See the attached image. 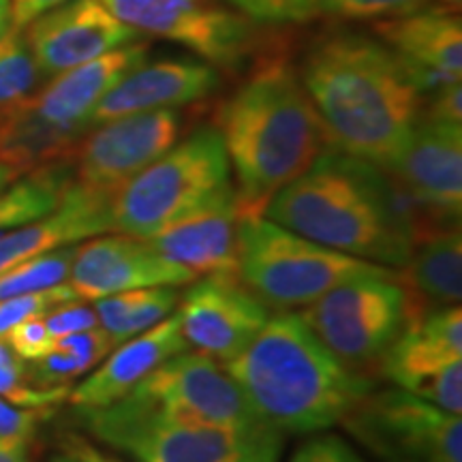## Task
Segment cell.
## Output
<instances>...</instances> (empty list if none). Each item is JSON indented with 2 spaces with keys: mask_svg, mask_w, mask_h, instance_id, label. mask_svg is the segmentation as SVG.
I'll return each instance as SVG.
<instances>
[{
  "mask_svg": "<svg viewBox=\"0 0 462 462\" xmlns=\"http://www.w3.org/2000/svg\"><path fill=\"white\" fill-rule=\"evenodd\" d=\"M9 3L11 14H14V28H26L39 15L48 14L50 9L67 3V0H9Z\"/></svg>",
  "mask_w": 462,
  "mask_h": 462,
  "instance_id": "cell-40",
  "label": "cell"
},
{
  "mask_svg": "<svg viewBox=\"0 0 462 462\" xmlns=\"http://www.w3.org/2000/svg\"><path fill=\"white\" fill-rule=\"evenodd\" d=\"M148 60L146 43L137 42L103 54L95 60L58 73L45 88L31 97L32 107L45 120L69 129H92V112L103 97L114 88L125 75L135 71Z\"/></svg>",
  "mask_w": 462,
  "mask_h": 462,
  "instance_id": "cell-21",
  "label": "cell"
},
{
  "mask_svg": "<svg viewBox=\"0 0 462 462\" xmlns=\"http://www.w3.org/2000/svg\"><path fill=\"white\" fill-rule=\"evenodd\" d=\"M374 32L407 67L460 79L462 22L446 7H424L402 17L381 20Z\"/></svg>",
  "mask_w": 462,
  "mask_h": 462,
  "instance_id": "cell-23",
  "label": "cell"
},
{
  "mask_svg": "<svg viewBox=\"0 0 462 462\" xmlns=\"http://www.w3.org/2000/svg\"><path fill=\"white\" fill-rule=\"evenodd\" d=\"M259 420L281 435H313L343 420L374 390L345 366L300 315L270 317L251 345L223 364Z\"/></svg>",
  "mask_w": 462,
  "mask_h": 462,
  "instance_id": "cell-3",
  "label": "cell"
},
{
  "mask_svg": "<svg viewBox=\"0 0 462 462\" xmlns=\"http://www.w3.org/2000/svg\"><path fill=\"white\" fill-rule=\"evenodd\" d=\"M120 22L195 51L201 60L236 67L251 54V22L206 0H101Z\"/></svg>",
  "mask_w": 462,
  "mask_h": 462,
  "instance_id": "cell-12",
  "label": "cell"
},
{
  "mask_svg": "<svg viewBox=\"0 0 462 462\" xmlns=\"http://www.w3.org/2000/svg\"><path fill=\"white\" fill-rule=\"evenodd\" d=\"M236 204L234 178L221 131L206 126L112 195V231L148 240L201 212Z\"/></svg>",
  "mask_w": 462,
  "mask_h": 462,
  "instance_id": "cell-5",
  "label": "cell"
},
{
  "mask_svg": "<svg viewBox=\"0 0 462 462\" xmlns=\"http://www.w3.org/2000/svg\"><path fill=\"white\" fill-rule=\"evenodd\" d=\"M218 131L240 217H263L274 195L332 146L302 79L285 60H268L236 90Z\"/></svg>",
  "mask_w": 462,
  "mask_h": 462,
  "instance_id": "cell-4",
  "label": "cell"
},
{
  "mask_svg": "<svg viewBox=\"0 0 462 462\" xmlns=\"http://www.w3.org/2000/svg\"><path fill=\"white\" fill-rule=\"evenodd\" d=\"M73 300L79 298L75 296V291L69 282L45 289V291L0 300V338H5V334H7L11 328H15L17 323L31 319V317H42L48 313V310L54 309V306L73 302Z\"/></svg>",
  "mask_w": 462,
  "mask_h": 462,
  "instance_id": "cell-31",
  "label": "cell"
},
{
  "mask_svg": "<svg viewBox=\"0 0 462 462\" xmlns=\"http://www.w3.org/2000/svg\"><path fill=\"white\" fill-rule=\"evenodd\" d=\"M5 343L11 346V351L17 357H22L24 362L42 360L43 356H48L54 349L56 338L51 337V332L45 326L43 315L42 317H31V319L17 323L15 328L5 334Z\"/></svg>",
  "mask_w": 462,
  "mask_h": 462,
  "instance_id": "cell-34",
  "label": "cell"
},
{
  "mask_svg": "<svg viewBox=\"0 0 462 462\" xmlns=\"http://www.w3.org/2000/svg\"><path fill=\"white\" fill-rule=\"evenodd\" d=\"M242 14L265 24H291L319 14L321 0H231Z\"/></svg>",
  "mask_w": 462,
  "mask_h": 462,
  "instance_id": "cell-33",
  "label": "cell"
},
{
  "mask_svg": "<svg viewBox=\"0 0 462 462\" xmlns=\"http://www.w3.org/2000/svg\"><path fill=\"white\" fill-rule=\"evenodd\" d=\"M43 79L24 31L14 28L0 42V112L31 99Z\"/></svg>",
  "mask_w": 462,
  "mask_h": 462,
  "instance_id": "cell-28",
  "label": "cell"
},
{
  "mask_svg": "<svg viewBox=\"0 0 462 462\" xmlns=\"http://www.w3.org/2000/svg\"><path fill=\"white\" fill-rule=\"evenodd\" d=\"M426 107H421V116L435 123L462 126V86L460 82H449L429 95Z\"/></svg>",
  "mask_w": 462,
  "mask_h": 462,
  "instance_id": "cell-38",
  "label": "cell"
},
{
  "mask_svg": "<svg viewBox=\"0 0 462 462\" xmlns=\"http://www.w3.org/2000/svg\"><path fill=\"white\" fill-rule=\"evenodd\" d=\"M180 131L182 116L178 109L129 114L95 125L75 148V182L116 193L176 146Z\"/></svg>",
  "mask_w": 462,
  "mask_h": 462,
  "instance_id": "cell-13",
  "label": "cell"
},
{
  "mask_svg": "<svg viewBox=\"0 0 462 462\" xmlns=\"http://www.w3.org/2000/svg\"><path fill=\"white\" fill-rule=\"evenodd\" d=\"M31 441L26 439H9L0 441V462H31Z\"/></svg>",
  "mask_w": 462,
  "mask_h": 462,
  "instance_id": "cell-41",
  "label": "cell"
},
{
  "mask_svg": "<svg viewBox=\"0 0 462 462\" xmlns=\"http://www.w3.org/2000/svg\"><path fill=\"white\" fill-rule=\"evenodd\" d=\"M0 401H3V398H0Z\"/></svg>",
  "mask_w": 462,
  "mask_h": 462,
  "instance_id": "cell-45",
  "label": "cell"
},
{
  "mask_svg": "<svg viewBox=\"0 0 462 462\" xmlns=\"http://www.w3.org/2000/svg\"><path fill=\"white\" fill-rule=\"evenodd\" d=\"M302 84L334 148L385 170L420 120L424 97L388 45L332 34L310 50Z\"/></svg>",
  "mask_w": 462,
  "mask_h": 462,
  "instance_id": "cell-2",
  "label": "cell"
},
{
  "mask_svg": "<svg viewBox=\"0 0 462 462\" xmlns=\"http://www.w3.org/2000/svg\"><path fill=\"white\" fill-rule=\"evenodd\" d=\"M221 86V73L201 58H163L125 75L92 112V126L120 116L178 109L204 101Z\"/></svg>",
  "mask_w": 462,
  "mask_h": 462,
  "instance_id": "cell-18",
  "label": "cell"
},
{
  "mask_svg": "<svg viewBox=\"0 0 462 462\" xmlns=\"http://www.w3.org/2000/svg\"><path fill=\"white\" fill-rule=\"evenodd\" d=\"M379 462H462V420L401 388L371 392L343 420Z\"/></svg>",
  "mask_w": 462,
  "mask_h": 462,
  "instance_id": "cell-9",
  "label": "cell"
},
{
  "mask_svg": "<svg viewBox=\"0 0 462 462\" xmlns=\"http://www.w3.org/2000/svg\"><path fill=\"white\" fill-rule=\"evenodd\" d=\"M75 246H62L43 255L26 259L14 268L0 273V300L26 296L62 285L69 279V270L75 255Z\"/></svg>",
  "mask_w": 462,
  "mask_h": 462,
  "instance_id": "cell-29",
  "label": "cell"
},
{
  "mask_svg": "<svg viewBox=\"0 0 462 462\" xmlns=\"http://www.w3.org/2000/svg\"><path fill=\"white\" fill-rule=\"evenodd\" d=\"M238 204L201 212L146 240L167 262L195 276L238 273Z\"/></svg>",
  "mask_w": 462,
  "mask_h": 462,
  "instance_id": "cell-22",
  "label": "cell"
},
{
  "mask_svg": "<svg viewBox=\"0 0 462 462\" xmlns=\"http://www.w3.org/2000/svg\"><path fill=\"white\" fill-rule=\"evenodd\" d=\"M432 225H458L462 210V126L420 120L383 170Z\"/></svg>",
  "mask_w": 462,
  "mask_h": 462,
  "instance_id": "cell-14",
  "label": "cell"
},
{
  "mask_svg": "<svg viewBox=\"0 0 462 462\" xmlns=\"http://www.w3.org/2000/svg\"><path fill=\"white\" fill-rule=\"evenodd\" d=\"M176 315L187 345L225 364L251 345L268 323L270 309L238 274H212L184 293Z\"/></svg>",
  "mask_w": 462,
  "mask_h": 462,
  "instance_id": "cell-15",
  "label": "cell"
},
{
  "mask_svg": "<svg viewBox=\"0 0 462 462\" xmlns=\"http://www.w3.org/2000/svg\"><path fill=\"white\" fill-rule=\"evenodd\" d=\"M429 0H321L319 14L343 20H392L429 7Z\"/></svg>",
  "mask_w": 462,
  "mask_h": 462,
  "instance_id": "cell-32",
  "label": "cell"
},
{
  "mask_svg": "<svg viewBox=\"0 0 462 462\" xmlns=\"http://www.w3.org/2000/svg\"><path fill=\"white\" fill-rule=\"evenodd\" d=\"M396 388L443 411L462 413V310H429L404 328L379 364Z\"/></svg>",
  "mask_w": 462,
  "mask_h": 462,
  "instance_id": "cell-10",
  "label": "cell"
},
{
  "mask_svg": "<svg viewBox=\"0 0 462 462\" xmlns=\"http://www.w3.org/2000/svg\"><path fill=\"white\" fill-rule=\"evenodd\" d=\"M15 178H17V173H15V171H11L9 167L0 165V193H3V189H5V187H9V184L14 182Z\"/></svg>",
  "mask_w": 462,
  "mask_h": 462,
  "instance_id": "cell-43",
  "label": "cell"
},
{
  "mask_svg": "<svg viewBox=\"0 0 462 462\" xmlns=\"http://www.w3.org/2000/svg\"><path fill=\"white\" fill-rule=\"evenodd\" d=\"M385 270L345 255L265 217H240L238 279L268 309L293 310L360 274Z\"/></svg>",
  "mask_w": 462,
  "mask_h": 462,
  "instance_id": "cell-7",
  "label": "cell"
},
{
  "mask_svg": "<svg viewBox=\"0 0 462 462\" xmlns=\"http://www.w3.org/2000/svg\"><path fill=\"white\" fill-rule=\"evenodd\" d=\"M82 424L135 462H279L285 435L274 429L229 430L173 418L135 392L101 409H82Z\"/></svg>",
  "mask_w": 462,
  "mask_h": 462,
  "instance_id": "cell-6",
  "label": "cell"
},
{
  "mask_svg": "<svg viewBox=\"0 0 462 462\" xmlns=\"http://www.w3.org/2000/svg\"><path fill=\"white\" fill-rule=\"evenodd\" d=\"M441 5H443V7H446V9H452V11H456V14H458L462 0H441Z\"/></svg>",
  "mask_w": 462,
  "mask_h": 462,
  "instance_id": "cell-44",
  "label": "cell"
},
{
  "mask_svg": "<svg viewBox=\"0 0 462 462\" xmlns=\"http://www.w3.org/2000/svg\"><path fill=\"white\" fill-rule=\"evenodd\" d=\"M287 462H366L346 443L343 437L330 435V432H317L309 441H304Z\"/></svg>",
  "mask_w": 462,
  "mask_h": 462,
  "instance_id": "cell-35",
  "label": "cell"
},
{
  "mask_svg": "<svg viewBox=\"0 0 462 462\" xmlns=\"http://www.w3.org/2000/svg\"><path fill=\"white\" fill-rule=\"evenodd\" d=\"M112 195L73 182L48 217L0 234V273L56 248L112 231Z\"/></svg>",
  "mask_w": 462,
  "mask_h": 462,
  "instance_id": "cell-19",
  "label": "cell"
},
{
  "mask_svg": "<svg viewBox=\"0 0 462 462\" xmlns=\"http://www.w3.org/2000/svg\"><path fill=\"white\" fill-rule=\"evenodd\" d=\"M178 302V287H148L95 300L92 309L99 328L116 346L176 313Z\"/></svg>",
  "mask_w": 462,
  "mask_h": 462,
  "instance_id": "cell-26",
  "label": "cell"
},
{
  "mask_svg": "<svg viewBox=\"0 0 462 462\" xmlns=\"http://www.w3.org/2000/svg\"><path fill=\"white\" fill-rule=\"evenodd\" d=\"M14 31V14L9 0H0V42Z\"/></svg>",
  "mask_w": 462,
  "mask_h": 462,
  "instance_id": "cell-42",
  "label": "cell"
},
{
  "mask_svg": "<svg viewBox=\"0 0 462 462\" xmlns=\"http://www.w3.org/2000/svg\"><path fill=\"white\" fill-rule=\"evenodd\" d=\"M302 321L351 371L368 374L411 321L398 270L360 274L300 309Z\"/></svg>",
  "mask_w": 462,
  "mask_h": 462,
  "instance_id": "cell-8",
  "label": "cell"
},
{
  "mask_svg": "<svg viewBox=\"0 0 462 462\" xmlns=\"http://www.w3.org/2000/svg\"><path fill=\"white\" fill-rule=\"evenodd\" d=\"M45 79L140 42L101 0H67L22 28Z\"/></svg>",
  "mask_w": 462,
  "mask_h": 462,
  "instance_id": "cell-17",
  "label": "cell"
},
{
  "mask_svg": "<svg viewBox=\"0 0 462 462\" xmlns=\"http://www.w3.org/2000/svg\"><path fill=\"white\" fill-rule=\"evenodd\" d=\"M51 462H123L116 456L103 452L97 448L90 439L78 432H65L58 439L54 454H51Z\"/></svg>",
  "mask_w": 462,
  "mask_h": 462,
  "instance_id": "cell-39",
  "label": "cell"
},
{
  "mask_svg": "<svg viewBox=\"0 0 462 462\" xmlns=\"http://www.w3.org/2000/svg\"><path fill=\"white\" fill-rule=\"evenodd\" d=\"M114 349V343L99 326L92 330L69 334L56 340L54 349L42 360L26 362L28 377L39 388L69 385L73 379L82 377Z\"/></svg>",
  "mask_w": 462,
  "mask_h": 462,
  "instance_id": "cell-27",
  "label": "cell"
},
{
  "mask_svg": "<svg viewBox=\"0 0 462 462\" xmlns=\"http://www.w3.org/2000/svg\"><path fill=\"white\" fill-rule=\"evenodd\" d=\"M69 385L56 388H39L28 377L26 362L17 357L11 346L0 338V398L15 407L26 409H51L58 402L67 401Z\"/></svg>",
  "mask_w": 462,
  "mask_h": 462,
  "instance_id": "cell-30",
  "label": "cell"
},
{
  "mask_svg": "<svg viewBox=\"0 0 462 462\" xmlns=\"http://www.w3.org/2000/svg\"><path fill=\"white\" fill-rule=\"evenodd\" d=\"M190 270L167 262L146 240L126 234H99L79 242L69 270V285L79 300L148 287H180L193 282Z\"/></svg>",
  "mask_w": 462,
  "mask_h": 462,
  "instance_id": "cell-16",
  "label": "cell"
},
{
  "mask_svg": "<svg viewBox=\"0 0 462 462\" xmlns=\"http://www.w3.org/2000/svg\"><path fill=\"white\" fill-rule=\"evenodd\" d=\"M43 321L56 340L69 337V334L86 332L99 326L95 309L84 304L82 300H73V302L54 306V309L43 315Z\"/></svg>",
  "mask_w": 462,
  "mask_h": 462,
  "instance_id": "cell-36",
  "label": "cell"
},
{
  "mask_svg": "<svg viewBox=\"0 0 462 462\" xmlns=\"http://www.w3.org/2000/svg\"><path fill=\"white\" fill-rule=\"evenodd\" d=\"M263 217L317 245L394 270L409 262L420 236L437 229L381 167L334 146L281 189Z\"/></svg>",
  "mask_w": 462,
  "mask_h": 462,
  "instance_id": "cell-1",
  "label": "cell"
},
{
  "mask_svg": "<svg viewBox=\"0 0 462 462\" xmlns=\"http://www.w3.org/2000/svg\"><path fill=\"white\" fill-rule=\"evenodd\" d=\"M189 349L182 337L180 321L173 313L150 330L116 345L103 360L92 368L82 383L69 392L67 401L82 409H101L131 394L154 368L171 356Z\"/></svg>",
  "mask_w": 462,
  "mask_h": 462,
  "instance_id": "cell-20",
  "label": "cell"
},
{
  "mask_svg": "<svg viewBox=\"0 0 462 462\" xmlns=\"http://www.w3.org/2000/svg\"><path fill=\"white\" fill-rule=\"evenodd\" d=\"M51 415V409H26L0 401V441L26 439L31 441L39 424Z\"/></svg>",
  "mask_w": 462,
  "mask_h": 462,
  "instance_id": "cell-37",
  "label": "cell"
},
{
  "mask_svg": "<svg viewBox=\"0 0 462 462\" xmlns=\"http://www.w3.org/2000/svg\"><path fill=\"white\" fill-rule=\"evenodd\" d=\"M411 304V321L429 310L458 306L462 300L460 225H446L413 242L409 262L398 270Z\"/></svg>",
  "mask_w": 462,
  "mask_h": 462,
  "instance_id": "cell-24",
  "label": "cell"
},
{
  "mask_svg": "<svg viewBox=\"0 0 462 462\" xmlns=\"http://www.w3.org/2000/svg\"><path fill=\"white\" fill-rule=\"evenodd\" d=\"M133 392L173 418L229 430L268 429L223 364L199 351L171 356Z\"/></svg>",
  "mask_w": 462,
  "mask_h": 462,
  "instance_id": "cell-11",
  "label": "cell"
},
{
  "mask_svg": "<svg viewBox=\"0 0 462 462\" xmlns=\"http://www.w3.org/2000/svg\"><path fill=\"white\" fill-rule=\"evenodd\" d=\"M86 133L50 123L26 99L0 112V165L22 176L56 161L71 159Z\"/></svg>",
  "mask_w": 462,
  "mask_h": 462,
  "instance_id": "cell-25",
  "label": "cell"
}]
</instances>
